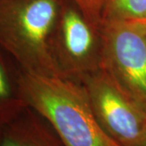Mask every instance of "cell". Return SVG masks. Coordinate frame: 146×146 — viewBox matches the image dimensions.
Segmentation results:
<instances>
[{
    "instance_id": "1",
    "label": "cell",
    "mask_w": 146,
    "mask_h": 146,
    "mask_svg": "<svg viewBox=\"0 0 146 146\" xmlns=\"http://www.w3.org/2000/svg\"><path fill=\"white\" fill-rule=\"evenodd\" d=\"M16 89L27 106L52 126L64 146H119L99 125L81 83L22 71Z\"/></svg>"
},
{
    "instance_id": "2",
    "label": "cell",
    "mask_w": 146,
    "mask_h": 146,
    "mask_svg": "<svg viewBox=\"0 0 146 146\" xmlns=\"http://www.w3.org/2000/svg\"><path fill=\"white\" fill-rule=\"evenodd\" d=\"M61 4L62 0H0V47L23 72L63 77L51 51Z\"/></svg>"
},
{
    "instance_id": "3",
    "label": "cell",
    "mask_w": 146,
    "mask_h": 146,
    "mask_svg": "<svg viewBox=\"0 0 146 146\" xmlns=\"http://www.w3.org/2000/svg\"><path fill=\"white\" fill-rule=\"evenodd\" d=\"M101 69L146 107V29L144 22L102 21Z\"/></svg>"
},
{
    "instance_id": "4",
    "label": "cell",
    "mask_w": 146,
    "mask_h": 146,
    "mask_svg": "<svg viewBox=\"0 0 146 146\" xmlns=\"http://www.w3.org/2000/svg\"><path fill=\"white\" fill-rule=\"evenodd\" d=\"M83 84L99 125L119 146H141L146 138V107L102 69Z\"/></svg>"
},
{
    "instance_id": "5",
    "label": "cell",
    "mask_w": 146,
    "mask_h": 146,
    "mask_svg": "<svg viewBox=\"0 0 146 146\" xmlns=\"http://www.w3.org/2000/svg\"><path fill=\"white\" fill-rule=\"evenodd\" d=\"M51 51L63 77L81 83L101 69L100 28L92 25L72 2L62 0L51 37Z\"/></svg>"
},
{
    "instance_id": "6",
    "label": "cell",
    "mask_w": 146,
    "mask_h": 146,
    "mask_svg": "<svg viewBox=\"0 0 146 146\" xmlns=\"http://www.w3.org/2000/svg\"><path fill=\"white\" fill-rule=\"evenodd\" d=\"M0 146H64L42 116L27 106L0 129Z\"/></svg>"
},
{
    "instance_id": "7",
    "label": "cell",
    "mask_w": 146,
    "mask_h": 146,
    "mask_svg": "<svg viewBox=\"0 0 146 146\" xmlns=\"http://www.w3.org/2000/svg\"><path fill=\"white\" fill-rule=\"evenodd\" d=\"M27 106L19 93L14 94L4 63L0 57V129Z\"/></svg>"
},
{
    "instance_id": "8",
    "label": "cell",
    "mask_w": 146,
    "mask_h": 146,
    "mask_svg": "<svg viewBox=\"0 0 146 146\" xmlns=\"http://www.w3.org/2000/svg\"><path fill=\"white\" fill-rule=\"evenodd\" d=\"M102 21L145 22L146 0H107Z\"/></svg>"
},
{
    "instance_id": "9",
    "label": "cell",
    "mask_w": 146,
    "mask_h": 146,
    "mask_svg": "<svg viewBox=\"0 0 146 146\" xmlns=\"http://www.w3.org/2000/svg\"><path fill=\"white\" fill-rule=\"evenodd\" d=\"M82 12L88 21L97 28H100L102 14L107 0H68Z\"/></svg>"
},
{
    "instance_id": "10",
    "label": "cell",
    "mask_w": 146,
    "mask_h": 146,
    "mask_svg": "<svg viewBox=\"0 0 146 146\" xmlns=\"http://www.w3.org/2000/svg\"><path fill=\"white\" fill-rule=\"evenodd\" d=\"M141 146H146V138H145V141L143 142V144H142Z\"/></svg>"
},
{
    "instance_id": "11",
    "label": "cell",
    "mask_w": 146,
    "mask_h": 146,
    "mask_svg": "<svg viewBox=\"0 0 146 146\" xmlns=\"http://www.w3.org/2000/svg\"><path fill=\"white\" fill-rule=\"evenodd\" d=\"M144 23H145V29H146V21L145 22H144Z\"/></svg>"
}]
</instances>
